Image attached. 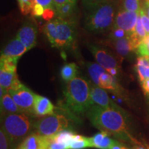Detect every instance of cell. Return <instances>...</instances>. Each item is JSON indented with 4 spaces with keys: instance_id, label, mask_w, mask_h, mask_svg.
<instances>
[{
    "instance_id": "cell-21",
    "label": "cell",
    "mask_w": 149,
    "mask_h": 149,
    "mask_svg": "<svg viewBox=\"0 0 149 149\" xmlns=\"http://www.w3.org/2000/svg\"><path fill=\"white\" fill-rule=\"evenodd\" d=\"M76 134L68 130H63L55 135L52 136V141L60 143H66L68 145L73 140Z\"/></svg>"
},
{
    "instance_id": "cell-6",
    "label": "cell",
    "mask_w": 149,
    "mask_h": 149,
    "mask_svg": "<svg viewBox=\"0 0 149 149\" xmlns=\"http://www.w3.org/2000/svg\"><path fill=\"white\" fill-rule=\"evenodd\" d=\"M70 120L63 115H47L35 122L34 129L39 135L53 136L69 127Z\"/></svg>"
},
{
    "instance_id": "cell-41",
    "label": "cell",
    "mask_w": 149,
    "mask_h": 149,
    "mask_svg": "<svg viewBox=\"0 0 149 149\" xmlns=\"http://www.w3.org/2000/svg\"><path fill=\"white\" fill-rule=\"evenodd\" d=\"M146 77H147V78H149V68H147V69H146Z\"/></svg>"
},
{
    "instance_id": "cell-24",
    "label": "cell",
    "mask_w": 149,
    "mask_h": 149,
    "mask_svg": "<svg viewBox=\"0 0 149 149\" xmlns=\"http://www.w3.org/2000/svg\"><path fill=\"white\" fill-rule=\"evenodd\" d=\"M141 6L142 1L141 0H121L120 7L124 10L139 13Z\"/></svg>"
},
{
    "instance_id": "cell-13",
    "label": "cell",
    "mask_w": 149,
    "mask_h": 149,
    "mask_svg": "<svg viewBox=\"0 0 149 149\" xmlns=\"http://www.w3.org/2000/svg\"><path fill=\"white\" fill-rule=\"evenodd\" d=\"M29 51L17 37H15L5 46L1 52V57H13L19 59L26 52Z\"/></svg>"
},
{
    "instance_id": "cell-38",
    "label": "cell",
    "mask_w": 149,
    "mask_h": 149,
    "mask_svg": "<svg viewBox=\"0 0 149 149\" xmlns=\"http://www.w3.org/2000/svg\"><path fill=\"white\" fill-rule=\"evenodd\" d=\"M141 8H142V9L145 12V13H146L149 17V2L143 0Z\"/></svg>"
},
{
    "instance_id": "cell-34",
    "label": "cell",
    "mask_w": 149,
    "mask_h": 149,
    "mask_svg": "<svg viewBox=\"0 0 149 149\" xmlns=\"http://www.w3.org/2000/svg\"><path fill=\"white\" fill-rule=\"evenodd\" d=\"M37 3H40L45 8H54L53 0H35Z\"/></svg>"
},
{
    "instance_id": "cell-25",
    "label": "cell",
    "mask_w": 149,
    "mask_h": 149,
    "mask_svg": "<svg viewBox=\"0 0 149 149\" xmlns=\"http://www.w3.org/2000/svg\"><path fill=\"white\" fill-rule=\"evenodd\" d=\"M17 1L21 13L24 15L31 13L33 7L37 3L35 0H17Z\"/></svg>"
},
{
    "instance_id": "cell-23",
    "label": "cell",
    "mask_w": 149,
    "mask_h": 149,
    "mask_svg": "<svg viewBox=\"0 0 149 149\" xmlns=\"http://www.w3.org/2000/svg\"><path fill=\"white\" fill-rule=\"evenodd\" d=\"M18 58L13 57H1L0 61V69L7 70L10 72H17V65Z\"/></svg>"
},
{
    "instance_id": "cell-12",
    "label": "cell",
    "mask_w": 149,
    "mask_h": 149,
    "mask_svg": "<svg viewBox=\"0 0 149 149\" xmlns=\"http://www.w3.org/2000/svg\"><path fill=\"white\" fill-rule=\"evenodd\" d=\"M91 98L93 104L100 106L102 107L109 108L117 106L110 99L107 91L98 86L90 84Z\"/></svg>"
},
{
    "instance_id": "cell-39",
    "label": "cell",
    "mask_w": 149,
    "mask_h": 149,
    "mask_svg": "<svg viewBox=\"0 0 149 149\" xmlns=\"http://www.w3.org/2000/svg\"><path fill=\"white\" fill-rule=\"evenodd\" d=\"M110 149H127V148H126L125 146H123L122 144H120L119 141H116L114 144L112 146Z\"/></svg>"
},
{
    "instance_id": "cell-28",
    "label": "cell",
    "mask_w": 149,
    "mask_h": 149,
    "mask_svg": "<svg viewBox=\"0 0 149 149\" xmlns=\"http://www.w3.org/2000/svg\"><path fill=\"white\" fill-rule=\"evenodd\" d=\"M0 149H12L8 136L1 127L0 129Z\"/></svg>"
},
{
    "instance_id": "cell-27",
    "label": "cell",
    "mask_w": 149,
    "mask_h": 149,
    "mask_svg": "<svg viewBox=\"0 0 149 149\" xmlns=\"http://www.w3.org/2000/svg\"><path fill=\"white\" fill-rule=\"evenodd\" d=\"M128 35V34L127 32H126L124 29L117 27H113L111 30V33H110L109 37L111 40H119V39L127 37Z\"/></svg>"
},
{
    "instance_id": "cell-26",
    "label": "cell",
    "mask_w": 149,
    "mask_h": 149,
    "mask_svg": "<svg viewBox=\"0 0 149 149\" xmlns=\"http://www.w3.org/2000/svg\"><path fill=\"white\" fill-rule=\"evenodd\" d=\"M108 135H109V134L107 132L101 131L100 133L95 134L92 137H88L91 147H94V148H97L99 145L100 144L103 139Z\"/></svg>"
},
{
    "instance_id": "cell-37",
    "label": "cell",
    "mask_w": 149,
    "mask_h": 149,
    "mask_svg": "<svg viewBox=\"0 0 149 149\" xmlns=\"http://www.w3.org/2000/svg\"><path fill=\"white\" fill-rule=\"evenodd\" d=\"M133 149H149V145L147 144H141L137 141L133 146Z\"/></svg>"
},
{
    "instance_id": "cell-42",
    "label": "cell",
    "mask_w": 149,
    "mask_h": 149,
    "mask_svg": "<svg viewBox=\"0 0 149 149\" xmlns=\"http://www.w3.org/2000/svg\"><path fill=\"white\" fill-rule=\"evenodd\" d=\"M144 1H148V2H149V0H144Z\"/></svg>"
},
{
    "instance_id": "cell-33",
    "label": "cell",
    "mask_w": 149,
    "mask_h": 149,
    "mask_svg": "<svg viewBox=\"0 0 149 149\" xmlns=\"http://www.w3.org/2000/svg\"><path fill=\"white\" fill-rule=\"evenodd\" d=\"M48 149H68V145L66 143H60L52 141Z\"/></svg>"
},
{
    "instance_id": "cell-35",
    "label": "cell",
    "mask_w": 149,
    "mask_h": 149,
    "mask_svg": "<svg viewBox=\"0 0 149 149\" xmlns=\"http://www.w3.org/2000/svg\"><path fill=\"white\" fill-rule=\"evenodd\" d=\"M141 88L143 92L146 96L149 97V78H147L143 81H141Z\"/></svg>"
},
{
    "instance_id": "cell-36",
    "label": "cell",
    "mask_w": 149,
    "mask_h": 149,
    "mask_svg": "<svg viewBox=\"0 0 149 149\" xmlns=\"http://www.w3.org/2000/svg\"><path fill=\"white\" fill-rule=\"evenodd\" d=\"M77 0H53V4L54 8L64 4V3H68V2H73L76 3Z\"/></svg>"
},
{
    "instance_id": "cell-40",
    "label": "cell",
    "mask_w": 149,
    "mask_h": 149,
    "mask_svg": "<svg viewBox=\"0 0 149 149\" xmlns=\"http://www.w3.org/2000/svg\"><path fill=\"white\" fill-rule=\"evenodd\" d=\"M119 69H117V68H110V69H108L107 70V71L109 72V74H111V75L114 76V77H115V76H117V74H119Z\"/></svg>"
},
{
    "instance_id": "cell-2",
    "label": "cell",
    "mask_w": 149,
    "mask_h": 149,
    "mask_svg": "<svg viewBox=\"0 0 149 149\" xmlns=\"http://www.w3.org/2000/svg\"><path fill=\"white\" fill-rule=\"evenodd\" d=\"M121 0L111 1L86 10L85 27L92 33H104L111 30Z\"/></svg>"
},
{
    "instance_id": "cell-30",
    "label": "cell",
    "mask_w": 149,
    "mask_h": 149,
    "mask_svg": "<svg viewBox=\"0 0 149 149\" xmlns=\"http://www.w3.org/2000/svg\"><path fill=\"white\" fill-rule=\"evenodd\" d=\"M139 15L141 18V23H142L144 28L147 33V35H149V17L148 15L145 13V12L143 10L142 8L139 12Z\"/></svg>"
},
{
    "instance_id": "cell-31",
    "label": "cell",
    "mask_w": 149,
    "mask_h": 149,
    "mask_svg": "<svg viewBox=\"0 0 149 149\" xmlns=\"http://www.w3.org/2000/svg\"><path fill=\"white\" fill-rule=\"evenodd\" d=\"M56 15L55 10L53 8H44V13H43L42 18L46 21L49 22L53 20L54 16Z\"/></svg>"
},
{
    "instance_id": "cell-11",
    "label": "cell",
    "mask_w": 149,
    "mask_h": 149,
    "mask_svg": "<svg viewBox=\"0 0 149 149\" xmlns=\"http://www.w3.org/2000/svg\"><path fill=\"white\" fill-rule=\"evenodd\" d=\"M52 142V136L33 133L28 136L17 149H48Z\"/></svg>"
},
{
    "instance_id": "cell-5",
    "label": "cell",
    "mask_w": 149,
    "mask_h": 149,
    "mask_svg": "<svg viewBox=\"0 0 149 149\" xmlns=\"http://www.w3.org/2000/svg\"><path fill=\"white\" fill-rule=\"evenodd\" d=\"M56 25L55 41L51 46L57 48H66L71 46L76 38L75 23L66 18L54 19Z\"/></svg>"
},
{
    "instance_id": "cell-7",
    "label": "cell",
    "mask_w": 149,
    "mask_h": 149,
    "mask_svg": "<svg viewBox=\"0 0 149 149\" xmlns=\"http://www.w3.org/2000/svg\"><path fill=\"white\" fill-rule=\"evenodd\" d=\"M89 49L97 62L106 70L113 68L121 69V64L124 58L120 55H115L105 48L93 44L89 46Z\"/></svg>"
},
{
    "instance_id": "cell-14",
    "label": "cell",
    "mask_w": 149,
    "mask_h": 149,
    "mask_svg": "<svg viewBox=\"0 0 149 149\" xmlns=\"http://www.w3.org/2000/svg\"><path fill=\"white\" fill-rule=\"evenodd\" d=\"M23 84L18 79L17 72H10L0 69V86L6 91L15 90L21 87Z\"/></svg>"
},
{
    "instance_id": "cell-15",
    "label": "cell",
    "mask_w": 149,
    "mask_h": 149,
    "mask_svg": "<svg viewBox=\"0 0 149 149\" xmlns=\"http://www.w3.org/2000/svg\"><path fill=\"white\" fill-rule=\"evenodd\" d=\"M111 41L113 48L117 52V55L123 58L129 57L133 51H136L129 35L124 38Z\"/></svg>"
},
{
    "instance_id": "cell-29",
    "label": "cell",
    "mask_w": 149,
    "mask_h": 149,
    "mask_svg": "<svg viewBox=\"0 0 149 149\" xmlns=\"http://www.w3.org/2000/svg\"><path fill=\"white\" fill-rule=\"evenodd\" d=\"M111 1H116V0H82V4L84 6V8L86 10L97 5Z\"/></svg>"
},
{
    "instance_id": "cell-8",
    "label": "cell",
    "mask_w": 149,
    "mask_h": 149,
    "mask_svg": "<svg viewBox=\"0 0 149 149\" xmlns=\"http://www.w3.org/2000/svg\"><path fill=\"white\" fill-rule=\"evenodd\" d=\"M8 93L18 107L23 109L26 114L32 116L35 115L34 104L36 94L32 91L23 84L15 90H9Z\"/></svg>"
},
{
    "instance_id": "cell-1",
    "label": "cell",
    "mask_w": 149,
    "mask_h": 149,
    "mask_svg": "<svg viewBox=\"0 0 149 149\" xmlns=\"http://www.w3.org/2000/svg\"><path fill=\"white\" fill-rule=\"evenodd\" d=\"M87 115L93 125L101 131L125 141L137 142L130 135L128 117L125 112L118 107L104 108L93 104L87 111Z\"/></svg>"
},
{
    "instance_id": "cell-20",
    "label": "cell",
    "mask_w": 149,
    "mask_h": 149,
    "mask_svg": "<svg viewBox=\"0 0 149 149\" xmlns=\"http://www.w3.org/2000/svg\"><path fill=\"white\" fill-rule=\"evenodd\" d=\"M76 3L68 2L59 6L55 8L56 16L57 17L67 18L73 13Z\"/></svg>"
},
{
    "instance_id": "cell-4",
    "label": "cell",
    "mask_w": 149,
    "mask_h": 149,
    "mask_svg": "<svg viewBox=\"0 0 149 149\" xmlns=\"http://www.w3.org/2000/svg\"><path fill=\"white\" fill-rule=\"evenodd\" d=\"M64 94L67 107L76 115L87 113L93 105L90 84L82 77H74L68 81Z\"/></svg>"
},
{
    "instance_id": "cell-16",
    "label": "cell",
    "mask_w": 149,
    "mask_h": 149,
    "mask_svg": "<svg viewBox=\"0 0 149 149\" xmlns=\"http://www.w3.org/2000/svg\"><path fill=\"white\" fill-rule=\"evenodd\" d=\"M55 107L48 98L39 95L35 96L34 110L35 115L38 117L54 115Z\"/></svg>"
},
{
    "instance_id": "cell-32",
    "label": "cell",
    "mask_w": 149,
    "mask_h": 149,
    "mask_svg": "<svg viewBox=\"0 0 149 149\" xmlns=\"http://www.w3.org/2000/svg\"><path fill=\"white\" fill-rule=\"evenodd\" d=\"M44 11V7L42 6L40 3H36L33 7L32 12H31V15L34 17H42L43 13Z\"/></svg>"
},
{
    "instance_id": "cell-10",
    "label": "cell",
    "mask_w": 149,
    "mask_h": 149,
    "mask_svg": "<svg viewBox=\"0 0 149 149\" xmlns=\"http://www.w3.org/2000/svg\"><path fill=\"white\" fill-rule=\"evenodd\" d=\"M37 29L33 22H24L17 34V37L24 44L27 49L34 48L37 43Z\"/></svg>"
},
{
    "instance_id": "cell-22",
    "label": "cell",
    "mask_w": 149,
    "mask_h": 149,
    "mask_svg": "<svg viewBox=\"0 0 149 149\" xmlns=\"http://www.w3.org/2000/svg\"><path fill=\"white\" fill-rule=\"evenodd\" d=\"M91 147L88 137L77 135L74 136L73 140L68 144V149H84Z\"/></svg>"
},
{
    "instance_id": "cell-17",
    "label": "cell",
    "mask_w": 149,
    "mask_h": 149,
    "mask_svg": "<svg viewBox=\"0 0 149 149\" xmlns=\"http://www.w3.org/2000/svg\"><path fill=\"white\" fill-rule=\"evenodd\" d=\"M0 98H1V115L12 114V113H26L23 109L18 107L8 91H7Z\"/></svg>"
},
{
    "instance_id": "cell-18",
    "label": "cell",
    "mask_w": 149,
    "mask_h": 149,
    "mask_svg": "<svg viewBox=\"0 0 149 149\" xmlns=\"http://www.w3.org/2000/svg\"><path fill=\"white\" fill-rule=\"evenodd\" d=\"M87 68H88V74L93 82L95 85L99 86V79H100V75L104 72H107V70L98 63L93 62L87 63Z\"/></svg>"
},
{
    "instance_id": "cell-9",
    "label": "cell",
    "mask_w": 149,
    "mask_h": 149,
    "mask_svg": "<svg viewBox=\"0 0 149 149\" xmlns=\"http://www.w3.org/2000/svg\"><path fill=\"white\" fill-rule=\"evenodd\" d=\"M139 17V13L128 11L119 8L115 15L113 27H117L124 29L128 35H131L135 31V27Z\"/></svg>"
},
{
    "instance_id": "cell-3",
    "label": "cell",
    "mask_w": 149,
    "mask_h": 149,
    "mask_svg": "<svg viewBox=\"0 0 149 149\" xmlns=\"http://www.w3.org/2000/svg\"><path fill=\"white\" fill-rule=\"evenodd\" d=\"M32 115L26 113L1 115V127L10 141L12 149H17L34 129Z\"/></svg>"
},
{
    "instance_id": "cell-19",
    "label": "cell",
    "mask_w": 149,
    "mask_h": 149,
    "mask_svg": "<svg viewBox=\"0 0 149 149\" xmlns=\"http://www.w3.org/2000/svg\"><path fill=\"white\" fill-rule=\"evenodd\" d=\"M78 72V66L74 63H69L64 65L61 68L60 74L64 81L68 82L76 77Z\"/></svg>"
},
{
    "instance_id": "cell-43",
    "label": "cell",
    "mask_w": 149,
    "mask_h": 149,
    "mask_svg": "<svg viewBox=\"0 0 149 149\" xmlns=\"http://www.w3.org/2000/svg\"><path fill=\"white\" fill-rule=\"evenodd\" d=\"M127 149H132V148H127Z\"/></svg>"
}]
</instances>
